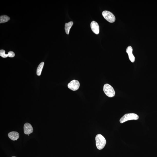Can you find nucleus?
<instances>
[{
  "instance_id": "9",
  "label": "nucleus",
  "mask_w": 157,
  "mask_h": 157,
  "mask_svg": "<svg viewBox=\"0 0 157 157\" xmlns=\"http://www.w3.org/2000/svg\"><path fill=\"white\" fill-rule=\"evenodd\" d=\"M5 51L1 50H0V56L3 58H6L7 57H13L15 56L14 53L12 51H10L8 52L7 54L5 53Z\"/></svg>"
},
{
  "instance_id": "4",
  "label": "nucleus",
  "mask_w": 157,
  "mask_h": 157,
  "mask_svg": "<svg viewBox=\"0 0 157 157\" xmlns=\"http://www.w3.org/2000/svg\"><path fill=\"white\" fill-rule=\"evenodd\" d=\"M104 18L110 23H113L115 21L116 17L112 13L107 11H103L102 13Z\"/></svg>"
},
{
  "instance_id": "3",
  "label": "nucleus",
  "mask_w": 157,
  "mask_h": 157,
  "mask_svg": "<svg viewBox=\"0 0 157 157\" xmlns=\"http://www.w3.org/2000/svg\"><path fill=\"white\" fill-rule=\"evenodd\" d=\"M103 91L105 94L110 98L114 97L115 94L113 88L108 84H106L104 85Z\"/></svg>"
},
{
  "instance_id": "13",
  "label": "nucleus",
  "mask_w": 157,
  "mask_h": 157,
  "mask_svg": "<svg viewBox=\"0 0 157 157\" xmlns=\"http://www.w3.org/2000/svg\"><path fill=\"white\" fill-rule=\"evenodd\" d=\"M44 63L42 62L40 64L38 67L36 73L38 76H40L41 74L42 70Z\"/></svg>"
},
{
  "instance_id": "6",
  "label": "nucleus",
  "mask_w": 157,
  "mask_h": 157,
  "mask_svg": "<svg viewBox=\"0 0 157 157\" xmlns=\"http://www.w3.org/2000/svg\"><path fill=\"white\" fill-rule=\"evenodd\" d=\"M91 30L95 34H98L99 32V26L98 23L96 21H93L90 24Z\"/></svg>"
},
{
  "instance_id": "14",
  "label": "nucleus",
  "mask_w": 157,
  "mask_h": 157,
  "mask_svg": "<svg viewBox=\"0 0 157 157\" xmlns=\"http://www.w3.org/2000/svg\"><path fill=\"white\" fill-rule=\"evenodd\" d=\"M28 135L29 136L30 135H29V134H28Z\"/></svg>"
},
{
  "instance_id": "5",
  "label": "nucleus",
  "mask_w": 157,
  "mask_h": 157,
  "mask_svg": "<svg viewBox=\"0 0 157 157\" xmlns=\"http://www.w3.org/2000/svg\"><path fill=\"white\" fill-rule=\"evenodd\" d=\"M68 87L70 89L73 91H76L78 90L80 87L79 82L76 80H74L70 81L68 84Z\"/></svg>"
},
{
  "instance_id": "7",
  "label": "nucleus",
  "mask_w": 157,
  "mask_h": 157,
  "mask_svg": "<svg viewBox=\"0 0 157 157\" xmlns=\"http://www.w3.org/2000/svg\"><path fill=\"white\" fill-rule=\"evenodd\" d=\"M24 133L26 134H29L32 133L33 131V128L30 124L26 123L24 125Z\"/></svg>"
},
{
  "instance_id": "11",
  "label": "nucleus",
  "mask_w": 157,
  "mask_h": 157,
  "mask_svg": "<svg viewBox=\"0 0 157 157\" xmlns=\"http://www.w3.org/2000/svg\"><path fill=\"white\" fill-rule=\"evenodd\" d=\"M73 24V23L72 21H70L69 22V23H65V30L66 34H69L70 29L71 28Z\"/></svg>"
},
{
  "instance_id": "12",
  "label": "nucleus",
  "mask_w": 157,
  "mask_h": 157,
  "mask_svg": "<svg viewBox=\"0 0 157 157\" xmlns=\"http://www.w3.org/2000/svg\"><path fill=\"white\" fill-rule=\"evenodd\" d=\"M10 19V17L6 15H1L0 17V23H6L9 21Z\"/></svg>"
},
{
  "instance_id": "10",
  "label": "nucleus",
  "mask_w": 157,
  "mask_h": 157,
  "mask_svg": "<svg viewBox=\"0 0 157 157\" xmlns=\"http://www.w3.org/2000/svg\"><path fill=\"white\" fill-rule=\"evenodd\" d=\"M8 136L11 140L13 141L17 140L19 137V134L16 132H12L8 133Z\"/></svg>"
},
{
  "instance_id": "2",
  "label": "nucleus",
  "mask_w": 157,
  "mask_h": 157,
  "mask_svg": "<svg viewBox=\"0 0 157 157\" xmlns=\"http://www.w3.org/2000/svg\"><path fill=\"white\" fill-rule=\"evenodd\" d=\"M139 118L137 115L134 113L126 114L121 118L120 122L123 123L125 122L131 120H137Z\"/></svg>"
},
{
  "instance_id": "15",
  "label": "nucleus",
  "mask_w": 157,
  "mask_h": 157,
  "mask_svg": "<svg viewBox=\"0 0 157 157\" xmlns=\"http://www.w3.org/2000/svg\"><path fill=\"white\" fill-rule=\"evenodd\" d=\"M15 157V156H13V157Z\"/></svg>"
},
{
  "instance_id": "8",
  "label": "nucleus",
  "mask_w": 157,
  "mask_h": 157,
  "mask_svg": "<svg viewBox=\"0 0 157 157\" xmlns=\"http://www.w3.org/2000/svg\"><path fill=\"white\" fill-rule=\"evenodd\" d=\"M133 49L131 46L128 47L126 49V52L128 55L130 60L134 63L135 61V57L132 53Z\"/></svg>"
},
{
  "instance_id": "1",
  "label": "nucleus",
  "mask_w": 157,
  "mask_h": 157,
  "mask_svg": "<svg viewBox=\"0 0 157 157\" xmlns=\"http://www.w3.org/2000/svg\"><path fill=\"white\" fill-rule=\"evenodd\" d=\"M96 145L98 150H101L105 147L106 143L105 138L102 135L97 134L96 137Z\"/></svg>"
}]
</instances>
